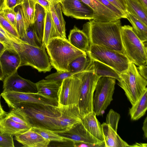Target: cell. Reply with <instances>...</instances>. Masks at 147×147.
<instances>
[{
	"label": "cell",
	"instance_id": "obj_1",
	"mask_svg": "<svg viewBox=\"0 0 147 147\" xmlns=\"http://www.w3.org/2000/svg\"><path fill=\"white\" fill-rule=\"evenodd\" d=\"M120 19L109 22L94 20L84 24L82 30L88 38L90 46L96 45L123 53Z\"/></svg>",
	"mask_w": 147,
	"mask_h": 147
},
{
	"label": "cell",
	"instance_id": "obj_2",
	"mask_svg": "<svg viewBox=\"0 0 147 147\" xmlns=\"http://www.w3.org/2000/svg\"><path fill=\"white\" fill-rule=\"evenodd\" d=\"M13 109L23 117L31 127L62 130L59 123L61 114L57 106L22 102Z\"/></svg>",
	"mask_w": 147,
	"mask_h": 147
},
{
	"label": "cell",
	"instance_id": "obj_3",
	"mask_svg": "<svg viewBox=\"0 0 147 147\" xmlns=\"http://www.w3.org/2000/svg\"><path fill=\"white\" fill-rule=\"evenodd\" d=\"M51 64L57 72H69V66L76 58L86 53L73 46L67 39L56 37L46 46Z\"/></svg>",
	"mask_w": 147,
	"mask_h": 147
},
{
	"label": "cell",
	"instance_id": "obj_4",
	"mask_svg": "<svg viewBox=\"0 0 147 147\" xmlns=\"http://www.w3.org/2000/svg\"><path fill=\"white\" fill-rule=\"evenodd\" d=\"M13 45L20 56L21 66H29L40 72L51 71V65L45 46L38 47L24 42H13Z\"/></svg>",
	"mask_w": 147,
	"mask_h": 147
},
{
	"label": "cell",
	"instance_id": "obj_5",
	"mask_svg": "<svg viewBox=\"0 0 147 147\" xmlns=\"http://www.w3.org/2000/svg\"><path fill=\"white\" fill-rule=\"evenodd\" d=\"M121 35L123 53L129 61L138 66L147 64L146 42L141 41L129 25L121 26Z\"/></svg>",
	"mask_w": 147,
	"mask_h": 147
},
{
	"label": "cell",
	"instance_id": "obj_6",
	"mask_svg": "<svg viewBox=\"0 0 147 147\" xmlns=\"http://www.w3.org/2000/svg\"><path fill=\"white\" fill-rule=\"evenodd\" d=\"M80 79L78 107L82 118L93 111L92 101L96 86L99 79L94 73L90 62L86 69L79 73Z\"/></svg>",
	"mask_w": 147,
	"mask_h": 147
},
{
	"label": "cell",
	"instance_id": "obj_7",
	"mask_svg": "<svg viewBox=\"0 0 147 147\" xmlns=\"http://www.w3.org/2000/svg\"><path fill=\"white\" fill-rule=\"evenodd\" d=\"M118 82V85L124 91L132 105L135 104L147 85V80L139 74L136 65L131 62L127 70L120 74Z\"/></svg>",
	"mask_w": 147,
	"mask_h": 147
},
{
	"label": "cell",
	"instance_id": "obj_8",
	"mask_svg": "<svg viewBox=\"0 0 147 147\" xmlns=\"http://www.w3.org/2000/svg\"><path fill=\"white\" fill-rule=\"evenodd\" d=\"M86 53L90 58L109 66L119 74L127 70L130 62L122 53L96 45L90 46Z\"/></svg>",
	"mask_w": 147,
	"mask_h": 147
},
{
	"label": "cell",
	"instance_id": "obj_9",
	"mask_svg": "<svg viewBox=\"0 0 147 147\" xmlns=\"http://www.w3.org/2000/svg\"><path fill=\"white\" fill-rule=\"evenodd\" d=\"M115 80L108 77H101L98 80L92 101L93 110L96 116L102 115L113 100Z\"/></svg>",
	"mask_w": 147,
	"mask_h": 147
},
{
	"label": "cell",
	"instance_id": "obj_10",
	"mask_svg": "<svg viewBox=\"0 0 147 147\" xmlns=\"http://www.w3.org/2000/svg\"><path fill=\"white\" fill-rule=\"evenodd\" d=\"M79 73L62 81L58 92V104L78 106L80 86Z\"/></svg>",
	"mask_w": 147,
	"mask_h": 147
},
{
	"label": "cell",
	"instance_id": "obj_11",
	"mask_svg": "<svg viewBox=\"0 0 147 147\" xmlns=\"http://www.w3.org/2000/svg\"><path fill=\"white\" fill-rule=\"evenodd\" d=\"M59 135L73 143L95 144L105 147L104 142L97 139L85 129L82 122L67 130L55 131Z\"/></svg>",
	"mask_w": 147,
	"mask_h": 147
},
{
	"label": "cell",
	"instance_id": "obj_12",
	"mask_svg": "<svg viewBox=\"0 0 147 147\" xmlns=\"http://www.w3.org/2000/svg\"><path fill=\"white\" fill-rule=\"evenodd\" d=\"M64 14L78 19L93 20V10L81 0H62L60 2Z\"/></svg>",
	"mask_w": 147,
	"mask_h": 147
},
{
	"label": "cell",
	"instance_id": "obj_13",
	"mask_svg": "<svg viewBox=\"0 0 147 147\" xmlns=\"http://www.w3.org/2000/svg\"><path fill=\"white\" fill-rule=\"evenodd\" d=\"M3 89V92L10 91L22 93L37 92L36 83L20 76L17 71L4 78Z\"/></svg>",
	"mask_w": 147,
	"mask_h": 147
},
{
	"label": "cell",
	"instance_id": "obj_14",
	"mask_svg": "<svg viewBox=\"0 0 147 147\" xmlns=\"http://www.w3.org/2000/svg\"><path fill=\"white\" fill-rule=\"evenodd\" d=\"M57 107L61 114L59 123L62 130L69 129L82 122V118L78 106L58 104Z\"/></svg>",
	"mask_w": 147,
	"mask_h": 147
},
{
	"label": "cell",
	"instance_id": "obj_15",
	"mask_svg": "<svg viewBox=\"0 0 147 147\" xmlns=\"http://www.w3.org/2000/svg\"><path fill=\"white\" fill-rule=\"evenodd\" d=\"M21 59L17 51L7 48L0 56V62L4 78L10 76L21 66Z\"/></svg>",
	"mask_w": 147,
	"mask_h": 147
},
{
	"label": "cell",
	"instance_id": "obj_16",
	"mask_svg": "<svg viewBox=\"0 0 147 147\" xmlns=\"http://www.w3.org/2000/svg\"><path fill=\"white\" fill-rule=\"evenodd\" d=\"M93 10L94 19L96 21L109 22L120 18L114 12L97 0H81Z\"/></svg>",
	"mask_w": 147,
	"mask_h": 147
},
{
	"label": "cell",
	"instance_id": "obj_17",
	"mask_svg": "<svg viewBox=\"0 0 147 147\" xmlns=\"http://www.w3.org/2000/svg\"><path fill=\"white\" fill-rule=\"evenodd\" d=\"M15 139L25 147H47L50 142L31 128L21 134L15 136Z\"/></svg>",
	"mask_w": 147,
	"mask_h": 147
},
{
	"label": "cell",
	"instance_id": "obj_18",
	"mask_svg": "<svg viewBox=\"0 0 147 147\" xmlns=\"http://www.w3.org/2000/svg\"><path fill=\"white\" fill-rule=\"evenodd\" d=\"M61 83L53 80H42L36 83L37 92L45 98L58 103V92Z\"/></svg>",
	"mask_w": 147,
	"mask_h": 147
},
{
	"label": "cell",
	"instance_id": "obj_19",
	"mask_svg": "<svg viewBox=\"0 0 147 147\" xmlns=\"http://www.w3.org/2000/svg\"><path fill=\"white\" fill-rule=\"evenodd\" d=\"M49 11L59 37L67 39L65 22L62 15L60 3L52 0L50 2Z\"/></svg>",
	"mask_w": 147,
	"mask_h": 147
},
{
	"label": "cell",
	"instance_id": "obj_20",
	"mask_svg": "<svg viewBox=\"0 0 147 147\" xmlns=\"http://www.w3.org/2000/svg\"><path fill=\"white\" fill-rule=\"evenodd\" d=\"M96 116L93 111L91 112L82 118V122L86 130L94 137L104 142L101 125L96 118Z\"/></svg>",
	"mask_w": 147,
	"mask_h": 147
},
{
	"label": "cell",
	"instance_id": "obj_21",
	"mask_svg": "<svg viewBox=\"0 0 147 147\" xmlns=\"http://www.w3.org/2000/svg\"><path fill=\"white\" fill-rule=\"evenodd\" d=\"M101 125L105 147H129V145L123 140L109 125L103 123Z\"/></svg>",
	"mask_w": 147,
	"mask_h": 147
},
{
	"label": "cell",
	"instance_id": "obj_22",
	"mask_svg": "<svg viewBox=\"0 0 147 147\" xmlns=\"http://www.w3.org/2000/svg\"><path fill=\"white\" fill-rule=\"evenodd\" d=\"M29 126L20 123L5 116L0 119V132L12 136L21 134L29 129Z\"/></svg>",
	"mask_w": 147,
	"mask_h": 147
},
{
	"label": "cell",
	"instance_id": "obj_23",
	"mask_svg": "<svg viewBox=\"0 0 147 147\" xmlns=\"http://www.w3.org/2000/svg\"><path fill=\"white\" fill-rule=\"evenodd\" d=\"M67 40L74 47L87 53L89 50L90 46L88 37L82 30L76 26L71 30Z\"/></svg>",
	"mask_w": 147,
	"mask_h": 147
},
{
	"label": "cell",
	"instance_id": "obj_24",
	"mask_svg": "<svg viewBox=\"0 0 147 147\" xmlns=\"http://www.w3.org/2000/svg\"><path fill=\"white\" fill-rule=\"evenodd\" d=\"M147 109V88L144 90L135 104L129 110L131 119L137 120L143 116Z\"/></svg>",
	"mask_w": 147,
	"mask_h": 147
},
{
	"label": "cell",
	"instance_id": "obj_25",
	"mask_svg": "<svg viewBox=\"0 0 147 147\" xmlns=\"http://www.w3.org/2000/svg\"><path fill=\"white\" fill-rule=\"evenodd\" d=\"M46 16V9L39 3L35 5L34 21L32 24L37 36L42 43Z\"/></svg>",
	"mask_w": 147,
	"mask_h": 147
},
{
	"label": "cell",
	"instance_id": "obj_26",
	"mask_svg": "<svg viewBox=\"0 0 147 147\" xmlns=\"http://www.w3.org/2000/svg\"><path fill=\"white\" fill-rule=\"evenodd\" d=\"M90 61L95 74L99 78L102 77L113 78L119 81L120 74L109 66L89 57Z\"/></svg>",
	"mask_w": 147,
	"mask_h": 147
},
{
	"label": "cell",
	"instance_id": "obj_27",
	"mask_svg": "<svg viewBox=\"0 0 147 147\" xmlns=\"http://www.w3.org/2000/svg\"><path fill=\"white\" fill-rule=\"evenodd\" d=\"M126 18L132 25L133 31L143 42H146L147 40V26L144 24L137 17L127 12Z\"/></svg>",
	"mask_w": 147,
	"mask_h": 147
},
{
	"label": "cell",
	"instance_id": "obj_28",
	"mask_svg": "<svg viewBox=\"0 0 147 147\" xmlns=\"http://www.w3.org/2000/svg\"><path fill=\"white\" fill-rule=\"evenodd\" d=\"M127 12L133 14L147 26V10L137 0H125Z\"/></svg>",
	"mask_w": 147,
	"mask_h": 147
},
{
	"label": "cell",
	"instance_id": "obj_29",
	"mask_svg": "<svg viewBox=\"0 0 147 147\" xmlns=\"http://www.w3.org/2000/svg\"><path fill=\"white\" fill-rule=\"evenodd\" d=\"M59 37L49 11L46 10V16L42 44L45 47L51 39Z\"/></svg>",
	"mask_w": 147,
	"mask_h": 147
},
{
	"label": "cell",
	"instance_id": "obj_30",
	"mask_svg": "<svg viewBox=\"0 0 147 147\" xmlns=\"http://www.w3.org/2000/svg\"><path fill=\"white\" fill-rule=\"evenodd\" d=\"M36 3L35 0H23L20 5L29 26L32 25L34 22Z\"/></svg>",
	"mask_w": 147,
	"mask_h": 147
},
{
	"label": "cell",
	"instance_id": "obj_31",
	"mask_svg": "<svg viewBox=\"0 0 147 147\" xmlns=\"http://www.w3.org/2000/svg\"><path fill=\"white\" fill-rule=\"evenodd\" d=\"M16 13V30L21 39L26 34L29 26L27 22L20 5L18 7Z\"/></svg>",
	"mask_w": 147,
	"mask_h": 147
},
{
	"label": "cell",
	"instance_id": "obj_32",
	"mask_svg": "<svg viewBox=\"0 0 147 147\" xmlns=\"http://www.w3.org/2000/svg\"><path fill=\"white\" fill-rule=\"evenodd\" d=\"M33 131L40 134L45 139L51 141L65 142L68 140L59 135L55 131L50 129L37 127H31Z\"/></svg>",
	"mask_w": 147,
	"mask_h": 147
},
{
	"label": "cell",
	"instance_id": "obj_33",
	"mask_svg": "<svg viewBox=\"0 0 147 147\" xmlns=\"http://www.w3.org/2000/svg\"><path fill=\"white\" fill-rule=\"evenodd\" d=\"M87 55L79 57L72 61L69 66V71L72 73H78L84 71L90 61Z\"/></svg>",
	"mask_w": 147,
	"mask_h": 147
},
{
	"label": "cell",
	"instance_id": "obj_34",
	"mask_svg": "<svg viewBox=\"0 0 147 147\" xmlns=\"http://www.w3.org/2000/svg\"><path fill=\"white\" fill-rule=\"evenodd\" d=\"M24 42L38 47L44 46L38 38L32 25L29 26L26 34L20 39Z\"/></svg>",
	"mask_w": 147,
	"mask_h": 147
},
{
	"label": "cell",
	"instance_id": "obj_35",
	"mask_svg": "<svg viewBox=\"0 0 147 147\" xmlns=\"http://www.w3.org/2000/svg\"><path fill=\"white\" fill-rule=\"evenodd\" d=\"M120 118V114L111 109L106 117L105 123L117 132L118 123Z\"/></svg>",
	"mask_w": 147,
	"mask_h": 147
},
{
	"label": "cell",
	"instance_id": "obj_36",
	"mask_svg": "<svg viewBox=\"0 0 147 147\" xmlns=\"http://www.w3.org/2000/svg\"><path fill=\"white\" fill-rule=\"evenodd\" d=\"M0 24L5 30L14 38L21 40L16 30L0 12Z\"/></svg>",
	"mask_w": 147,
	"mask_h": 147
},
{
	"label": "cell",
	"instance_id": "obj_37",
	"mask_svg": "<svg viewBox=\"0 0 147 147\" xmlns=\"http://www.w3.org/2000/svg\"><path fill=\"white\" fill-rule=\"evenodd\" d=\"M0 12L16 30L17 13L14 11V9L6 8Z\"/></svg>",
	"mask_w": 147,
	"mask_h": 147
},
{
	"label": "cell",
	"instance_id": "obj_38",
	"mask_svg": "<svg viewBox=\"0 0 147 147\" xmlns=\"http://www.w3.org/2000/svg\"><path fill=\"white\" fill-rule=\"evenodd\" d=\"M77 73H72L70 71H57L47 76L45 78V79L57 81L62 82L64 79Z\"/></svg>",
	"mask_w": 147,
	"mask_h": 147
},
{
	"label": "cell",
	"instance_id": "obj_39",
	"mask_svg": "<svg viewBox=\"0 0 147 147\" xmlns=\"http://www.w3.org/2000/svg\"><path fill=\"white\" fill-rule=\"evenodd\" d=\"M13 136L0 132V147H14Z\"/></svg>",
	"mask_w": 147,
	"mask_h": 147
},
{
	"label": "cell",
	"instance_id": "obj_40",
	"mask_svg": "<svg viewBox=\"0 0 147 147\" xmlns=\"http://www.w3.org/2000/svg\"><path fill=\"white\" fill-rule=\"evenodd\" d=\"M97 0L114 12L120 19L126 18V14L113 5L107 0Z\"/></svg>",
	"mask_w": 147,
	"mask_h": 147
},
{
	"label": "cell",
	"instance_id": "obj_41",
	"mask_svg": "<svg viewBox=\"0 0 147 147\" xmlns=\"http://www.w3.org/2000/svg\"><path fill=\"white\" fill-rule=\"evenodd\" d=\"M5 116L15 122L29 126L23 117L13 109L6 113Z\"/></svg>",
	"mask_w": 147,
	"mask_h": 147
},
{
	"label": "cell",
	"instance_id": "obj_42",
	"mask_svg": "<svg viewBox=\"0 0 147 147\" xmlns=\"http://www.w3.org/2000/svg\"><path fill=\"white\" fill-rule=\"evenodd\" d=\"M125 14L127 13L125 0H107Z\"/></svg>",
	"mask_w": 147,
	"mask_h": 147
},
{
	"label": "cell",
	"instance_id": "obj_43",
	"mask_svg": "<svg viewBox=\"0 0 147 147\" xmlns=\"http://www.w3.org/2000/svg\"><path fill=\"white\" fill-rule=\"evenodd\" d=\"M0 41L4 44L7 48L14 49L13 43L14 42L9 39L0 31Z\"/></svg>",
	"mask_w": 147,
	"mask_h": 147
},
{
	"label": "cell",
	"instance_id": "obj_44",
	"mask_svg": "<svg viewBox=\"0 0 147 147\" xmlns=\"http://www.w3.org/2000/svg\"><path fill=\"white\" fill-rule=\"evenodd\" d=\"M139 74L144 78L147 80V64L141 65L137 67Z\"/></svg>",
	"mask_w": 147,
	"mask_h": 147
},
{
	"label": "cell",
	"instance_id": "obj_45",
	"mask_svg": "<svg viewBox=\"0 0 147 147\" xmlns=\"http://www.w3.org/2000/svg\"><path fill=\"white\" fill-rule=\"evenodd\" d=\"M22 2L21 0H7L6 8L14 9L21 5Z\"/></svg>",
	"mask_w": 147,
	"mask_h": 147
},
{
	"label": "cell",
	"instance_id": "obj_46",
	"mask_svg": "<svg viewBox=\"0 0 147 147\" xmlns=\"http://www.w3.org/2000/svg\"><path fill=\"white\" fill-rule=\"evenodd\" d=\"M36 3L42 6L46 10L49 11L50 4L52 0H35Z\"/></svg>",
	"mask_w": 147,
	"mask_h": 147
},
{
	"label": "cell",
	"instance_id": "obj_47",
	"mask_svg": "<svg viewBox=\"0 0 147 147\" xmlns=\"http://www.w3.org/2000/svg\"><path fill=\"white\" fill-rule=\"evenodd\" d=\"M73 146L78 147H100L99 145L95 144L86 143H73Z\"/></svg>",
	"mask_w": 147,
	"mask_h": 147
},
{
	"label": "cell",
	"instance_id": "obj_48",
	"mask_svg": "<svg viewBox=\"0 0 147 147\" xmlns=\"http://www.w3.org/2000/svg\"><path fill=\"white\" fill-rule=\"evenodd\" d=\"M147 117H146L145 119L143 126L142 129L144 132V136L145 138H147Z\"/></svg>",
	"mask_w": 147,
	"mask_h": 147
},
{
	"label": "cell",
	"instance_id": "obj_49",
	"mask_svg": "<svg viewBox=\"0 0 147 147\" xmlns=\"http://www.w3.org/2000/svg\"><path fill=\"white\" fill-rule=\"evenodd\" d=\"M7 0H0V12L6 8Z\"/></svg>",
	"mask_w": 147,
	"mask_h": 147
},
{
	"label": "cell",
	"instance_id": "obj_50",
	"mask_svg": "<svg viewBox=\"0 0 147 147\" xmlns=\"http://www.w3.org/2000/svg\"><path fill=\"white\" fill-rule=\"evenodd\" d=\"M1 96L0 95V119L5 117V116L6 113L3 109L1 105Z\"/></svg>",
	"mask_w": 147,
	"mask_h": 147
},
{
	"label": "cell",
	"instance_id": "obj_51",
	"mask_svg": "<svg viewBox=\"0 0 147 147\" xmlns=\"http://www.w3.org/2000/svg\"><path fill=\"white\" fill-rule=\"evenodd\" d=\"M147 10V0H137Z\"/></svg>",
	"mask_w": 147,
	"mask_h": 147
},
{
	"label": "cell",
	"instance_id": "obj_52",
	"mask_svg": "<svg viewBox=\"0 0 147 147\" xmlns=\"http://www.w3.org/2000/svg\"><path fill=\"white\" fill-rule=\"evenodd\" d=\"M7 48L6 45L0 41V56Z\"/></svg>",
	"mask_w": 147,
	"mask_h": 147
},
{
	"label": "cell",
	"instance_id": "obj_53",
	"mask_svg": "<svg viewBox=\"0 0 147 147\" xmlns=\"http://www.w3.org/2000/svg\"><path fill=\"white\" fill-rule=\"evenodd\" d=\"M130 147H147L146 143H136L132 145H130Z\"/></svg>",
	"mask_w": 147,
	"mask_h": 147
},
{
	"label": "cell",
	"instance_id": "obj_54",
	"mask_svg": "<svg viewBox=\"0 0 147 147\" xmlns=\"http://www.w3.org/2000/svg\"><path fill=\"white\" fill-rule=\"evenodd\" d=\"M5 78L2 71L1 65L0 62V80H3Z\"/></svg>",
	"mask_w": 147,
	"mask_h": 147
},
{
	"label": "cell",
	"instance_id": "obj_55",
	"mask_svg": "<svg viewBox=\"0 0 147 147\" xmlns=\"http://www.w3.org/2000/svg\"><path fill=\"white\" fill-rule=\"evenodd\" d=\"M55 1L60 2L62 0H53Z\"/></svg>",
	"mask_w": 147,
	"mask_h": 147
},
{
	"label": "cell",
	"instance_id": "obj_56",
	"mask_svg": "<svg viewBox=\"0 0 147 147\" xmlns=\"http://www.w3.org/2000/svg\"><path fill=\"white\" fill-rule=\"evenodd\" d=\"M21 0V1L22 2V1H23V0Z\"/></svg>",
	"mask_w": 147,
	"mask_h": 147
}]
</instances>
